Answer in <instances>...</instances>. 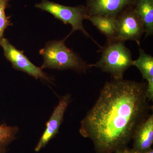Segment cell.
<instances>
[{
  "label": "cell",
  "instance_id": "8992f818",
  "mask_svg": "<svg viewBox=\"0 0 153 153\" xmlns=\"http://www.w3.org/2000/svg\"><path fill=\"white\" fill-rule=\"evenodd\" d=\"M0 46L4 51L6 59L12 64L15 69L25 72L36 79H40L52 82L53 79L44 72L40 67L36 66L20 51L10 43L7 39L3 38Z\"/></svg>",
  "mask_w": 153,
  "mask_h": 153
},
{
  "label": "cell",
  "instance_id": "e0dca14e",
  "mask_svg": "<svg viewBox=\"0 0 153 153\" xmlns=\"http://www.w3.org/2000/svg\"><path fill=\"white\" fill-rule=\"evenodd\" d=\"M133 151L134 153H153V150L152 148H151L149 149L148 150L143 151V152H139V151H135L134 150Z\"/></svg>",
  "mask_w": 153,
  "mask_h": 153
},
{
  "label": "cell",
  "instance_id": "5bb4252c",
  "mask_svg": "<svg viewBox=\"0 0 153 153\" xmlns=\"http://www.w3.org/2000/svg\"><path fill=\"white\" fill-rule=\"evenodd\" d=\"M10 1L0 0V43L4 37V33L6 29L12 25L10 17L6 14V10L8 7Z\"/></svg>",
  "mask_w": 153,
  "mask_h": 153
},
{
  "label": "cell",
  "instance_id": "2e32d148",
  "mask_svg": "<svg viewBox=\"0 0 153 153\" xmlns=\"http://www.w3.org/2000/svg\"><path fill=\"white\" fill-rule=\"evenodd\" d=\"M113 153H134L132 149H129L127 147H125L119 149Z\"/></svg>",
  "mask_w": 153,
  "mask_h": 153
},
{
  "label": "cell",
  "instance_id": "7a4b0ae2",
  "mask_svg": "<svg viewBox=\"0 0 153 153\" xmlns=\"http://www.w3.org/2000/svg\"><path fill=\"white\" fill-rule=\"evenodd\" d=\"M68 36L61 40L49 41L45 47L40 50V55L44 57L41 68L58 70L71 69L83 73L91 68V64L85 63L78 54L68 48L65 41Z\"/></svg>",
  "mask_w": 153,
  "mask_h": 153
},
{
  "label": "cell",
  "instance_id": "7c38bea8",
  "mask_svg": "<svg viewBox=\"0 0 153 153\" xmlns=\"http://www.w3.org/2000/svg\"><path fill=\"white\" fill-rule=\"evenodd\" d=\"M139 57L133 60L132 66L136 67L146 80L153 78V57L147 54L143 49L139 50Z\"/></svg>",
  "mask_w": 153,
  "mask_h": 153
},
{
  "label": "cell",
  "instance_id": "ba28073f",
  "mask_svg": "<svg viewBox=\"0 0 153 153\" xmlns=\"http://www.w3.org/2000/svg\"><path fill=\"white\" fill-rule=\"evenodd\" d=\"M135 0H88L89 16H104L116 18L127 10Z\"/></svg>",
  "mask_w": 153,
  "mask_h": 153
},
{
  "label": "cell",
  "instance_id": "6da1fadb",
  "mask_svg": "<svg viewBox=\"0 0 153 153\" xmlns=\"http://www.w3.org/2000/svg\"><path fill=\"white\" fill-rule=\"evenodd\" d=\"M146 83L123 79L106 82L81 122L79 132L92 141L97 153H113L132 139L149 109Z\"/></svg>",
  "mask_w": 153,
  "mask_h": 153
},
{
  "label": "cell",
  "instance_id": "4fadbf2b",
  "mask_svg": "<svg viewBox=\"0 0 153 153\" xmlns=\"http://www.w3.org/2000/svg\"><path fill=\"white\" fill-rule=\"evenodd\" d=\"M17 126H11L5 123L0 125V153H5L7 148L16 139L19 133Z\"/></svg>",
  "mask_w": 153,
  "mask_h": 153
},
{
  "label": "cell",
  "instance_id": "3957f363",
  "mask_svg": "<svg viewBox=\"0 0 153 153\" xmlns=\"http://www.w3.org/2000/svg\"><path fill=\"white\" fill-rule=\"evenodd\" d=\"M100 59L91 67L100 68L103 72L111 74L114 79H123L125 71L132 66L131 52L127 48L124 42L117 40L107 41L103 47H101Z\"/></svg>",
  "mask_w": 153,
  "mask_h": 153
},
{
  "label": "cell",
  "instance_id": "30bf717a",
  "mask_svg": "<svg viewBox=\"0 0 153 153\" xmlns=\"http://www.w3.org/2000/svg\"><path fill=\"white\" fill-rule=\"evenodd\" d=\"M135 11L141 20L146 36L153 34V0H135Z\"/></svg>",
  "mask_w": 153,
  "mask_h": 153
},
{
  "label": "cell",
  "instance_id": "52a82bcc",
  "mask_svg": "<svg viewBox=\"0 0 153 153\" xmlns=\"http://www.w3.org/2000/svg\"><path fill=\"white\" fill-rule=\"evenodd\" d=\"M71 97L70 94L64 96L55 107L52 115L46 124V129L35 148L36 152H39L45 147L50 140L55 137L59 132L64 114L70 103Z\"/></svg>",
  "mask_w": 153,
  "mask_h": 153
},
{
  "label": "cell",
  "instance_id": "277c9868",
  "mask_svg": "<svg viewBox=\"0 0 153 153\" xmlns=\"http://www.w3.org/2000/svg\"><path fill=\"white\" fill-rule=\"evenodd\" d=\"M35 7L42 10L48 12L65 25H71L72 30L71 33L68 35V36L75 31H81L85 36L91 38L96 44L100 46L91 37L83 27V21L87 19L88 16L87 10L84 7L64 6L48 0H42L41 3L36 4Z\"/></svg>",
  "mask_w": 153,
  "mask_h": 153
},
{
  "label": "cell",
  "instance_id": "9a60e30c",
  "mask_svg": "<svg viewBox=\"0 0 153 153\" xmlns=\"http://www.w3.org/2000/svg\"><path fill=\"white\" fill-rule=\"evenodd\" d=\"M146 96L148 100L153 101V78L147 80V84L146 87Z\"/></svg>",
  "mask_w": 153,
  "mask_h": 153
},
{
  "label": "cell",
  "instance_id": "9c48e42d",
  "mask_svg": "<svg viewBox=\"0 0 153 153\" xmlns=\"http://www.w3.org/2000/svg\"><path fill=\"white\" fill-rule=\"evenodd\" d=\"M134 150L143 152L152 148L153 143V116L146 117L137 127L133 136Z\"/></svg>",
  "mask_w": 153,
  "mask_h": 153
},
{
  "label": "cell",
  "instance_id": "5b68a950",
  "mask_svg": "<svg viewBox=\"0 0 153 153\" xmlns=\"http://www.w3.org/2000/svg\"><path fill=\"white\" fill-rule=\"evenodd\" d=\"M145 33L143 24L134 9H127L116 18L115 40L134 41L140 46L141 38Z\"/></svg>",
  "mask_w": 153,
  "mask_h": 153
},
{
  "label": "cell",
  "instance_id": "8fae6325",
  "mask_svg": "<svg viewBox=\"0 0 153 153\" xmlns=\"http://www.w3.org/2000/svg\"><path fill=\"white\" fill-rule=\"evenodd\" d=\"M87 19L106 36L107 41L115 40L116 18L104 16H88Z\"/></svg>",
  "mask_w": 153,
  "mask_h": 153
}]
</instances>
